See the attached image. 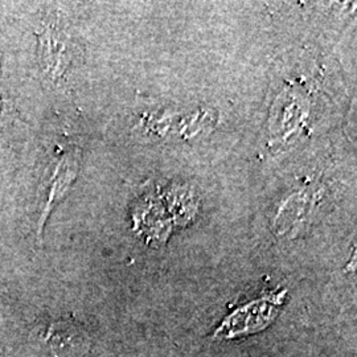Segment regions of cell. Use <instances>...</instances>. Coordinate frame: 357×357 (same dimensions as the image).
I'll return each mask as SVG.
<instances>
[{
  "label": "cell",
  "instance_id": "6da1fadb",
  "mask_svg": "<svg viewBox=\"0 0 357 357\" xmlns=\"http://www.w3.org/2000/svg\"><path fill=\"white\" fill-rule=\"evenodd\" d=\"M40 59L44 70L54 79L64 76L72 63V43L68 35L57 26L43 24L38 32Z\"/></svg>",
  "mask_w": 357,
  "mask_h": 357
},
{
  "label": "cell",
  "instance_id": "7a4b0ae2",
  "mask_svg": "<svg viewBox=\"0 0 357 357\" xmlns=\"http://www.w3.org/2000/svg\"><path fill=\"white\" fill-rule=\"evenodd\" d=\"M79 167V153L78 151H69L54 165L52 168L51 174L45 178L43 192L45 195V200L43 203V212L38 221V231L44 227L45 220L50 216L52 208L57 204L65 193L75 181Z\"/></svg>",
  "mask_w": 357,
  "mask_h": 357
},
{
  "label": "cell",
  "instance_id": "3957f363",
  "mask_svg": "<svg viewBox=\"0 0 357 357\" xmlns=\"http://www.w3.org/2000/svg\"><path fill=\"white\" fill-rule=\"evenodd\" d=\"M45 343L51 348L54 357L84 351L88 345V337L84 330L73 321L52 323L45 332Z\"/></svg>",
  "mask_w": 357,
  "mask_h": 357
},
{
  "label": "cell",
  "instance_id": "277c9868",
  "mask_svg": "<svg viewBox=\"0 0 357 357\" xmlns=\"http://www.w3.org/2000/svg\"><path fill=\"white\" fill-rule=\"evenodd\" d=\"M308 202H311L310 195L295 193L282 204L274 222V228L278 230L280 234L287 233L289 229H291V227L305 218Z\"/></svg>",
  "mask_w": 357,
  "mask_h": 357
},
{
  "label": "cell",
  "instance_id": "5b68a950",
  "mask_svg": "<svg viewBox=\"0 0 357 357\" xmlns=\"http://www.w3.org/2000/svg\"><path fill=\"white\" fill-rule=\"evenodd\" d=\"M3 115V100H1V88H0V118Z\"/></svg>",
  "mask_w": 357,
  "mask_h": 357
}]
</instances>
